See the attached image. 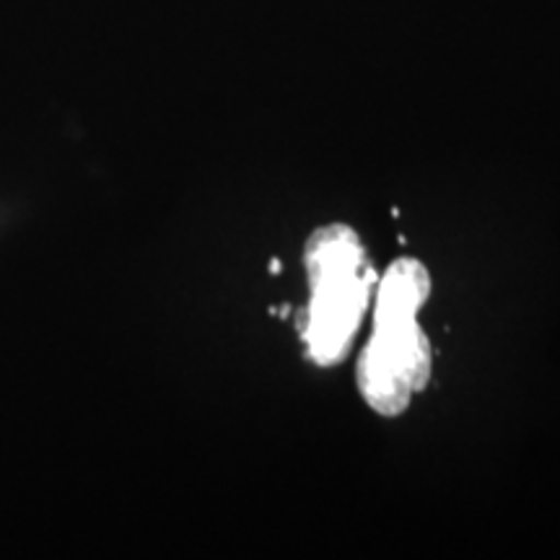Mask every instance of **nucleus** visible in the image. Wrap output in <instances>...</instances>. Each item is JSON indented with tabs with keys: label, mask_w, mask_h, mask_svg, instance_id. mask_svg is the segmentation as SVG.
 I'll return each instance as SVG.
<instances>
[{
	"label": "nucleus",
	"mask_w": 560,
	"mask_h": 560,
	"mask_svg": "<svg viewBox=\"0 0 560 560\" xmlns=\"http://www.w3.org/2000/svg\"><path fill=\"white\" fill-rule=\"evenodd\" d=\"M312 301L301 314L310 359L332 366L346 359L366 312L376 272L371 268L361 236L346 223H330L310 236L304 252Z\"/></svg>",
	"instance_id": "1"
},
{
	"label": "nucleus",
	"mask_w": 560,
	"mask_h": 560,
	"mask_svg": "<svg viewBox=\"0 0 560 560\" xmlns=\"http://www.w3.org/2000/svg\"><path fill=\"white\" fill-rule=\"evenodd\" d=\"M429 293L431 276L423 265L412 260V257H402V260L392 262L382 276L380 291H376L374 327L400 325V322L416 319Z\"/></svg>",
	"instance_id": "3"
},
{
	"label": "nucleus",
	"mask_w": 560,
	"mask_h": 560,
	"mask_svg": "<svg viewBox=\"0 0 560 560\" xmlns=\"http://www.w3.org/2000/svg\"><path fill=\"white\" fill-rule=\"evenodd\" d=\"M359 389L369 408L395 418L431 380V342L418 322L374 327L359 359Z\"/></svg>",
	"instance_id": "2"
}]
</instances>
